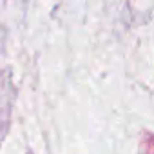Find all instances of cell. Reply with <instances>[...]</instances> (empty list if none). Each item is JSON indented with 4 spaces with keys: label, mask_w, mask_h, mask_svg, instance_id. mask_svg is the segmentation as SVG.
I'll return each instance as SVG.
<instances>
[]
</instances>
